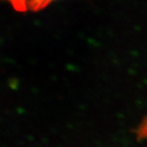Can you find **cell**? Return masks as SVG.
I'll use <instances>...</instances> for the list:
<instances>
[{"mask_svg":"<svg viewBox=\"0 0 147 147\" xmlns=\"http://www.w3.org/2000/svg\"><path fill=\"white\" fill-rule=\"evenodd\" d=\"M54 0H11L17 10L20 11H33L45 7Z\"/></svg>","mask_w":147,"mask_h":147,"instance_id":"obj_1","label":"cell"}]
</instances>
